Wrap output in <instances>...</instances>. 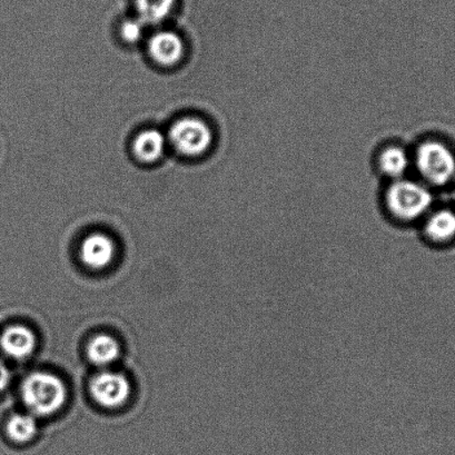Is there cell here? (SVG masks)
<instances>
[{
  "instance_id": "obj_1",
  "label": "cell",
  "mask_w": 455,
  "mask_h": 455,
  "mask_svg": "<svg viewBox=\"0 0 455 455\" xmlns=\"http://www.w3.org/2000/svg\"><path fill=\"white\" fill-rule=\"evenodd\" d=\"M21 395L33 413L50 415L64 405L68 392L64 383L55 375L34 373L25 379Z\"/></svg>"
},
{
  "instance_id": "obj_2",
  "label": "cell",
  "mask_w": 455,
  "mask_h": 455,
  "mask_svg": "<svg viewBox=\"0 0 455 455\" xmlns=\"http://www.w3.org/2000/svg\"><path fill=\"white\" fill-rule=\"evenodd\" d=\"M387 204L395 218L402 222H412L430 209L432 196L422 185L396 180L387 189Z\"/></svg>"
},
{
  "instance_id": "obj_3",
  "label": "cell",
  "mask_w": 455,
  "mask_h": 455,
  "mask_svg": "<svg viewBox=\"0 0 455 455\" xmlns=\"http://www.w3.org/2000/svg\"><path fill=\"white\" fill-rule=\"evenodd\" d=\"M417 166L428 182L444 185L455 174V158L451 150L439 141H426L419 146Z\"/></svg>"
},
{
  "instance_id": "obj_4",
  "label": "cell",
  "mask_w": 455,
  "mask_h": 455,
  "mask_svg": "<svg viewBox=\"0 0 455 455\" xmlns=\"http://www.w3.org/2000/svg\"><path fill=\"white\" fill-rule=\"evenodd\" d=\"M170 140L174 148L185 156H198L213 143V132L201 119H180L170 131Z\"/></svg>"
},
{
  "instance_id": "obj_5",
  "label": "cell",
  "mask_w": 455,
  "mask_h": 455,
  "mask_svg": "<svg viewBox=\"0 0 455 455\" xmlns=\"http://www.w3.org/2000/svg\"><path fill=\"white\" fill-rule=\"evenodd\" d=\"M91 393L97 403L105 408H117L125 403L131 395V384L124 375L103 372L91 382Z\"/></svg>"
},
{
  "instance_id": "obj_6",
  "label": "cell",
  "mask_w": 455,
  "mask_h": 455,
  "mask_svg": "<svg viewBox=\"0 0 455 455\" xmlns=\"http://www.w3.org/2000/svg\"><path fill=\"white\" fill-rule=\"evenodd\" d=\"M114 254V243L104 234H92L83 242L82 260L87 267L104 268L112 262Z\"/></svg>"
},
{
  "instance_id": "obj_7",
  "label": "cell",
  "mask_w": 455,
  "mask_h": 455,
  "mask_svg": "<svg viewBox=\"0 0 455 455\" xmlns=\"http://www.w3.org/2000/svg\"><path fill=\"white\" fill-rule=\"evenodd\" d=\"M148 50L150 56L158 64L171 66L178 63L182 59L184 45L178 35L171 32H161L150 38Z\"/></svg>"
},
{
  "instance_id": "obj_8",
  "label": "cell",
  "mask_w": 455,
  "mask_h": 455,
  "mask_svg": "<svg viewBox=\"0 0 455 455\" xmlns=\"http://www.w3.org/2000/svg\"><path fill=\"white\" fill-rule=\"evenodd\" d=\"M4 352L14 359H24L32 355L36 347V338L25 326L15 325L8 328L0 339Z\"/></svg>"
},
{
  "instance_id": "obj_9",
  "label": "cell",
  "mask_w": 455,
  "mask_h": 455,
  "mask_svg": "<svg viewBox=\"0 0 455 455\" xmlns=\"http://www.w3.org/2000/svg\"><path fill=\"white\" fill-rule=\"evenodd\" d=\"M424 235L428 241L443 244L455 237V214L451 211H440L433 214L424 225Z\"/></svg>"
},
{
  "instance_id": "obj_10",
  "label": "cell",
  "mask_w": 455,
  "mask_h": 455,
  "mask_svg": "<svg viewBox=\"0 0 455 455\" xmlns=\"http://www.w3.org/2000/svg\"><path fill=\"white\" fill-rule=\"evenodd\" d=\"M165 148L164 136L160 132L149 130L140 132L134 141V154L140 161L154 162L163 156Z\"/></svg>"
},
{
  "instance_id": "obj_11",
  "label": "cell",
  "mask_w": 455,
  "mask_h": 455,
  "mask_svg": "<svg viewBox=\"0 0 455 455\" xmlns=\"http://www.w3.org/2000/svg\"><path fill=\"white\" fill-rule=\"evenodd\" d=\"M379 169L392 179H399L405 174L410 165L408 154L396 146L383 150L379 157Z\"/></svg>"
},
{
  "instance_id": "obj_12",
  "label": "cell",
  "mask_w": 455,
  "mask_h": 455,
  "mask_svg": "<svg viewBox=\"0 0 455 455\" xmlns=\"http://www.w3.org/2000/svg\"><path fill=\"white\" fill-rule=\"evenodd\" d=\"M119 355V346L112 337L100 334L92 339L88 346V357L97 365H108L113 363Z\"/></svg>"
},
{
  "instance_id": "obj_13",
  "label": "cell",
  "mask_w": 455,
  "mask_h": 455,
  "mask_svg": "<svg viewBox=\"0 0 455 455\" xmlns=\"http://www.w3.org/2000/svg\"><path fill=\"white\" fill-rule=\"evenodd\" d=\"M175 0H136L137 12L144 23L157 24L173 10Z\"/></svg>"
},
{
  "instance_id": "obj_14",
  "label": "cell",
  "mask_w": 455,
  "mask_h": 455,
  "mask_svg": "<svg viewBox=\"0 0 455 455\" xmlns=\"http://www.w3.org/2000/svg\"><path fill=\"white\" fill-rule=\"evenodd\" d=\"M36 432V421L28 414L14 415L7 424L8 435L17 443H26L32 440Z\"/></svg>"
},
{
  "instance_id": "obj_15",
  "label": "cell",
  "mask_w": 455,
  "mask_h": 455,
  "mask_svg": "<svg viewBox=\"0 0 455 455\" xmlns=\"http://www.w3.org/2000/svg\"><path fill=\"white\" fill-rule=\"evenodd\" d=\"M143 34V28L139 21L130 20L126 21L122 26V36L128 43H135L139 41Z\"/></svg>"
},
{
  "instance_id": "obj_16",
  "label": "cell",
  "mask_w": 455,
  "mask_h": 455,
  "mask_svg": "<svg viewBox=\"0 0 455 455\" xmlns=\"http://www.w3.org/2000/svg\"><path fill=\"white\" fill-rule=\"evenodd\" d=\"M10 378L11 375L10 372H8L6 365L4 364L2 361H0V392L5 390L8 383H10Z\"/></svg>"
}]
</instances>
